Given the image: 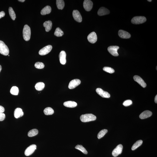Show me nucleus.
<instances>
[{"instance_id":"8","label":"nucleus","mask_w":157,"mask_h":157,"mask_svg":"<svg viewBox=\"0 0 157 157\" xmlns=\"http://www.w3.org/2000/svg\"><path fill=\"white\" fill-rule=\"evenodd\" d=\"M123 147L121 144H119L113 150L112 153L113 156L114 157L118 156V155L121 154L122 152Z\"/></svg>"},{"instance_id":"17","label":"nucleus","mask_w":157,"mask_h":157,"mask_svg":"<svg viewBox=\"0 0 157 157\" xmlns=\"http://www.w3.org/2000/svg\"><path fill=\"white\" fill-rule=\"evenodd\" d=\"M152 115V112L148 110L144 111L141 113L140 115L139 118L140 119H143L149 117Z\"/></svg>"},{"instance_id":"14","label":"nucleus","mask_w":157,"mask_h":157,"mask_svg":"<svg viewBox=\"0 0 157 157\" xmlns=\"http://www.w3.org/2000/svg\"><path fill=\"white\" fill-rule=\"evenodd\" d=\"M133 79L135 81L137 82L143 88H145L146 86V84L142 78L139 76H135L133 77Z\"/></svg>"},{"instance_id":"28","label":"nucleus","mask_w":157,"mask_h":157,"mask_svg":"<svg viewBox=\"0 0 157 157\" xmlns=\"http://www.w3.org/2000/svg\"><path fill=\"white\" fill-rule=\"evenodd\" d=\"M9 11L10 16L11 19L13 20H15L16 18V16L14 10L13 9V8L11 7H10L9 8Z\"/></svg>"},{"instance_id":"34","label":"nucleus","mask_w":157,"mask_h":157,"mask_svg":"<svg viewBox=\"0 0 157 157\" xmlns=\"http://www.w3.org/2000/svg\"><path fill=\"white\" fill-rule=\"evenodd\" d=\"M35 67L38 69H43L44 67V65L43 63L37 62L35 63L34 65Z\"/></svg>"},{"instance_id":"27","label":"nucleus","mask_w":157,"mask_h":157,"mask_svg":"<svg viewBox=\"0 0 157 157\" xmlns=\"http://www.w3.org/2000/svg\"><path fill=\"white\" fill-rule=\"evenodd\" d=\"M38 133V130L37 129H33L30 130L28 133V135L29 137H32L36 136Z\"/></svg>"},{"instance_id":"26","label":"nucleus","mask_w":157,"mask_h":157,"mask_svg":"<svg viewBox=\"0 0 157 157\" xmlns=\"http://www.w3.org/2000/svg\"><path fill=\"white\" fill-rule=\"evenodd\" d=\"M143 141L142 140H138L137 141L132 147L131 150H134L136 149L141 146L143 143Z\"/></svg>"},{"instance_id":"4","label":"nucleus","mask_w":157,"mask_h":157,"mask_svg":"<svg viewBox=\"0 0 157 157\" xmlns=\"http://www.w3.org/2000/svg\"><path fill=\"white\" fill-rule=\"evenodd\" d=\"M146 19L144 16H136L133 18L131 20L132 23L134 24H139L146 22Z\"/></svg>"},{"instance_id":"16","label":"nucleus","mask_w":157,"mask_h":157,"mask_svg":"<svg viewBox=\"0 0 157 157\" xmlns=\"http://www.w3.org/2000/svg\"><path fill=\"white\" fill-rule=\"evenodd\" d=\"M66 53L64 51H61L59 54V58L60 62L61 64L65 65L66 63Z\"/></svg>"},{"instance_id":"13","label":"nucleus","mask_w":157,"mask_h":157,"mask_svg":"<svg viewBox=\"0 0 157 157\" xmlns=\"http://www.w3.org/2000/svg\"><path fill=\"white\" fill-rule=\"evenodd\" d=\"M87 39L89 42L92 43L96 42L97 40V36L96 33L94 32L90 33L87 37Z\"/></svg>"},{"instance_id":"39","label":"nucleus","mask_w":157,"mask_h":157,"mask_svg":"<svg viewBox=\"0 0 157 157\" xmlns=\"http://www.w3.org/2000/svg\"><path fill=\"white\" fill-rule=\"evenodd\" d=\"M155 103H157V95L155 97Z\"/></svg>"},{"instance_id":"5","label":"nucleus","mask_w":157,"mask_h":157,"mask_svg":"<svg viewBox=\"0 0 157 157\" xmlns=\"http://www.w3.org/2000/svg\"><path fill=\"white\" fill-rule=\"evenodd\" d=\"M119 48V46H111L108 48V50L109 52L112 55L115 56L119 55L118 52V50Z\"/></svg>"},{"instance_id":"24","label":"nucleus","mask_w":157,"mask_h":157,"mask_svg":"<svg viewBox=\"0 0 157 157\" xmlns=\"http://www.w3.org/2000/svg\"><path fill=\"white\" fill-rule=\"evenodd\" d=\"M45 85L44 83L42 82H39L37 83L35 86L36 89L38 91H41L44 88Z\"/></svg>"},{"instance_id":"40","label":"nucleus","mask_w":157,"mask_h":157,"mask_svg":"<svg viewBox=\"0 0 157 157\" xmlns=\"http://www.w3.org/2000/svg\"><path fill=\"white\" fill-rule=\"evenodd\" d=\"M18 1L21 2H24L25 1V0H19Z\"/></svg>"},{"instance_id":"7","label":"nucleus","mask_w":157,"mask_h":157,"mask_svg":"<svg viewBox=\"0 0 157 157\" xmlns=\"http://www.w3.org/2000/svg\"><path fill=\"white\" fill-rule=\"evenodd\" d=\"M52 48V46L51 45H48L40 50L39 54L41 55H45L48 54L51 51Z\"/></svg>"},{"instance_id":"32","label":"nucleus","mask_w":157,"mask_h":157,"mask_svg":"<svg viewBox=\"0 0 157 157\" xmlns=\"http://www.w3.org/2000/svg\"><path fill=\"white\" fill-rule=\"evenodd\" d=\"M10 93L12 94L17 95L19 93V89L17 87L14 86L11 88L10 90Z\"/></svg>"},{"instance_id":"12","label":"nucleus","mask_w":157,"mask_h":157,"mask_svg":"<svg viewBox=\"0 0 157 157\" xmlns=\"http://www.w3.org/2000/svg\"><path fill=\"white\" fill-rule=\"evenodd\" d=\"M73 15L74 19L78 22L81 23L82 21V18L79 11L77 10H74L73 12Z\"/></svg>"},{"instance_id":"18","label":"nucleus","mask_w":157,"mask_h":157,"mask_svg":"<svg viewBox=\"0 0 157 157\" xmlns=\"http://www.w3.org/2000/svg\"><path fill=\"white\" fill-rule=\"evenodd\" d=\"M110 11L108 9L104 7L100 8L98 11V14L100 16L105 15L109 14Z\"/></svg>"},{"instance_id":"15","label":"nucleus","mask_w":157,"mask_h":157,"mask_svg":"<svg viewBox=\"0 0 157 157\" xmlns=\"http://www.w3.org/2000/svg\"><path fill=\"white\" fill-rule=\"evenodd\" d=\"M118 35L124 39H128L131 37V35L129 33L123 30H120L118 32Z\"/></svg>"},{"instance_id":"22","label":"nucleus","mask_w":157,"mask_h":157,"mask_svg":"<svg viewBox=\"0 0 157 157\" xmlns=\"http://www.w3.org/2000/svg\"><path fill=\"white\" fill-rule=\"evenodd\" d=\"M51 6H46L41 10V14L43 15L49 14L51 13Z\"/></svg>"},{"instance_id":"44","label":"nucleus","mask_w":157,"mask_h":157,"mask_svg":"<svg viewBox=\"0 0 157 157\" xmlns=\"http://www.w3.org/2000/svg\"><path fill=\"white\" fill-rule=\"evenodd\" d=\"M156 69H157V66L156 67Z\"/></svg>"},{"instance_id":"9","label":"nucleus","mask_w":157,"mask_h":157,"mask_svg":"<svg viewBox=\"0 0 157 157\" xmlns=\"http://www.w3.org/2000/svg\"><path fill=\"white\" fill-rule=\"evenodd\" d=\"M93 3L90 0H85L83 3V6L86 11H89L91 10L93 7Z\"/></svg>"},{"instance_id":"41","label":"nucleus","mask_w":157,"mask_h":157,"mask_svg":"<svg viewBox=\"0 0 157 157\" xmlns=\"http://www.w3.org/2000/svg\"><path fill=\"white\" fill-rule=\"evenodd\" d=\"M1 69H2V67L0 65V72Z\"/></svg>"},{"instance_id":"31","label":"nucleus","mask_w":157,"mask_h":157,"mask_svg":"<svg viewBox=\"0 0 157 157\" xmlns=\"http://www.w3.org/2000/svg\"><path fill=\"white\" fill-rule=\"evenodd\" d=\"M108 130L106 129H104L101 130V131L99 132L98 135V139H101V138L103 137L105 134L107 132Z\"/></svg>"},{"instance_id":"23","label":"nucleus","mask_w":157,"mask_h":157,"mask_svg":"<svg viewBox=\"0 0 157 157\" xmlns=\"http://www.w3.org/2000/svg\"><path fill=\"white\" fill-rule=\"evenodd\" d=\"M57 6L59 9L62 10L64 7L65 3L63 0H56Z\"/></svg>"},{"instance_id":"35","label":"nucleus","mask_w":157,"mask_h":157,"mask_svg":"<svg viewBox=\"0 0 157 157\" xmlns=\"http://www.w3.org/2000/svg\"><path fill=\"white\" fill-rule=\"evenodd\" d=\"M132 102L131 100H127L123 103V105L125 106H128L132 104Z\"/></svg>"},{"instance_id":"25","label":"nucleus","mask_w":157,"mask_h":157,"mask_svg":"<svg viewBox=\"0 0 157 157\" xmlns=\"http://www.w3.org/2000/svg\"><path fill=\"white\" fill-rule=\"evenodd\" d=\"M54 112V110L52 108L50 107H47L44 110V114L46 115H52Z\"/></svg>"},{"instance_id":"6","label":"nucleus","mask_w":157,"mask_h":157,"mask_svg":"<svg viewBox=\"0 0 157 157\" xmlns=\"http://www.w3.org/2000/svg\"><path fill=\"white\" fill-rule=\"evenodd\" d=\"M36 146L35 144L30 145L26 149L25 152V154L26 156H29L34 152L36 149Z\"/></svg>"},{"instance_id":"1","label":"nucleus","mask_w":157,"mask_h":157,"mask_svg":"<svg viewBox=\"0 0 157 157\" xmlns=\"http://www.w3.org/2000/svg\"><path fill=\"white\" fill-rule=\"evenodd\" d=\"M96 119V117L92 114H86L81 115L80 119L83 122H87L94 121Z\"/></svg>"},{"instance_id":"10","label":"nucleus","mask_w":157,"mask_h":157,"mask_svg":"<svg viewBox=\"0 0 157 157\" xmlns=\"http://www.w3.org/2000/svg\"><path fill=\"white\" fill-rule=\"evenodd\" d=\"M81 81L79 79H76L72 80L69 83L68 88L70 89H74L80 84Z\"/></svg>"},{"instance_id":"42","label":"nucleus","mask_w":157,"mask_h":157,"mask_svg":"<svg viewBox=\"0 0 157 157\" xmlns=\"http://www.w3.org/2000/svg\"><path fill=\"white\" fill-rule=\"evenodd\" d=\"M148 1H149V2H151V1H152V0H147Z\"/></svg>"},{"instance_id":"37","label":"nucleus","mask_w":157,"mask_h":157,"mask_svg":"<svg viewBox=\"0 0 157 157\" xmlns=\"http://www.w3.org/2000/svg\"><path fill=\"white\" fill-rule=\"evenodd\" d=\"M5 15V13L4 11H2L0 12V19L4 17Z\"/></svg>"},{"instance_id":"33","label":"nucleus","mask_w":157,"mask_h":157,"mask_svg":"<svg viewBox=\"0 0 157 157\" xmlns=\"http://www.w3.org/2000/svg\"><path fill=\"white\" fill-rule=\"evenodd\" d=\"M103 71L109 73H114L115 71L113 68L108 67H105L103 68Z\"/></svg>"},{"instance_id":"43","label":"nucleus","mask_w":157,"mask_h":157,"mask_svg":"<svg viewBox=\"0 0 157 157\" xmlns=\"http://www.w3.org/2000/svg\"><path fill=\"white\" fill-rule=\"evenodd\" d=\"M8 56H9V55H8Z\"/></svg>"},{"instance_id":"30","label":"nucleus","mask_w":157,"mask_h":157,"mask_svg":"<svg viewBox=\"0 0 157 157\" xmlns=\"http://www.w3.org/2000/svg\"><path fill=\"white\" fill-rule=\"evenodd\" d=\"M75 148H76V149L80 150V151L82 152L85 154H88V152L87 151L86 149L84 147H83V146L81 145H77V146L75 147Z\"/></svg>"},{"instance_id":"36","label":"nucleus","mask_w":157,"mask_h":157,"mask_svg":"<svg viewBox=\"0 0 157 157\" xmlns=\"http://www.w3.org/2000/svg\"><path fill=\"white\" fill-rule=\"evenodd\" d=\"M5 118V115L3 113H0V121H2Z\"/></svg>"},{"instance_id":"38","label":"nucleus","mask_w":157,"mask_h":157,"mask_svg":"<svg viewBox=\"0 0 157 157\" xmlns=\"http://www.w3.org/2000/svg\"><path fill=\"white\" fill-rule=\"evenodd\" d=\"M5 111L4 108L2 106H0V113H3Z\"/></svg>"},{"instance_id":"11","label":"nucleus","mask_w":157,"mask_h":157,"mask_svg":"<svg viewBox=\"0 0 157 157\" xmlns=\"http://www.w3.org/2000/svg\"><path fill=\"white\" fill-rule=\"evenodd\" d=\"M96 91L97 93L104 98H110V95L107 92L105 91L101 88H97Z\"/></svg>"},{"instance_id":"20","label":"nucleus","mask_w":157,"mask_h":157,"mask_svg":"<svg viewBox=\"0 0 157 157\" xmlns=\"http://www.w3.org/2000/svg\"><path fill=\"white\" fill-rule=\"evenodd\" d=\"M52 23L50 21H46L43 24V26L45 28V30L47 32L51 30L52 26Z\"/></svg>"},{"instance_id":"19","label":"nucleus","mask_w":157,"mask_h":157,"mask_svg":"<svg viewBox=\"0 0 157 157\" xmlns=\"http://www.w3.org/2000/svg\"><path fill=\"white\" fill-rule=\"evenodd\" d=\"M24 115L22 109L21 108H16L14 112V116L15 117L18 118L21 117Z\"/></svg>"},{"instance_id":"29","label":"nucleus","mask_w":157,"mask_h":157,"mask_svg":"<svg viewBox=\"0 0 157 157\" xmlns=\"http://www.w3.org/2000/svg\"><path fill=\"white\" fill-rule=\"evenodd\" d=\"M64 34L63 31L59 27L56 28L54 34L55 36L57 37H61Z\"/></svg>"},{"instance_id":"21","label":"nucleus","mask_w":157,"mask_h":157,"mask_svg":"<svg viewBox=\"0 0 157 157\" xmlns=\"http://www.w3.org/2000/svg\"><path fill=\"white\" fill-rule=\"evenodd\" d=\"M64 105L66 107L69 108H74L77 105V104L75 102L68 101L65 102L63 103Z\"/></svg>"},{"instance_id":"3","label":"nucleus","mask_w":157,"mask_h":157,"mask_svg":"<svg viewBox=\"0 0 157 157\" xmlns=\"http://www.w3.org/2000/svg\"><path fill=\"white\" fill-rule=\"evenodd\" d=\"M0 53L4 56H7L9 53V50L4 42L0 41Z\"/></svg>"},{"instance_id":"2","label":"nucleus","mask_w":157,"mask_h":157,"mask_svg":"<svg viewBox=\"0 0 157 157\" xmlns=\"http://www.w3.org/2000/svg\"><path fill=\"white\" fill-rule=\"evenodd\" d=\"M31 31L30 28L27 25H25L23 30V36L25 41H28L30 38Z\"/></svg>"}]
</instances>
